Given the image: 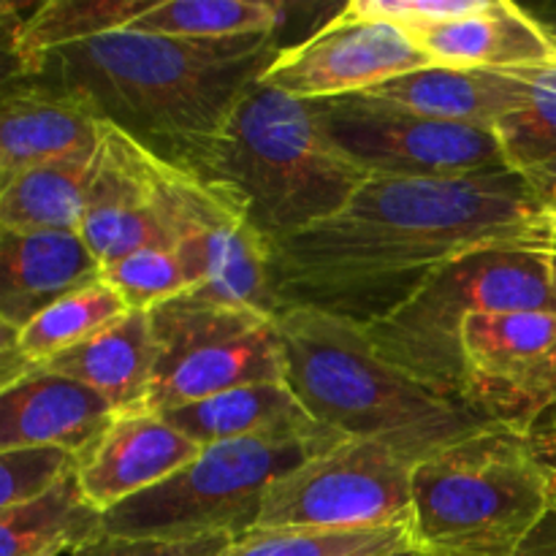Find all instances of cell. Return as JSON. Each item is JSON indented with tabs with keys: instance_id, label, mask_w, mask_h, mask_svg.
I'll return each mask as SVG.
<instances>
[{
	"instance_id": "cell-37",
	"label": "cell",
	"mask_w": 556,
	"mask_h": 556,
	"mask_svg": "<svg viewBox=\"0 0 556 556\" xmlns=\"http://www.w3.org/2000/svg\"><path fill=\"white\" fill-rule=\"evenodd\" d=\"M386 556H427L421 548H405V552H396V554H386Z\"/></svg>"
},
{
	"instance_id": "cell-32",
	"label": "cell",
	"mask_w": 556,
	"mask_h": 556,
	"mask_svg": "<svg viewBox=\"0 0 556 556\" xmlns=\"http://www.w3.org/2000/svg\"><path fill=\"white\" fill-rule=\"evenodd\" d=\"M237 543V538L204 535L193 541H157V538H117L101 535L85 543L71 556H220Z\"/></svg>"
},
{
	"instance_id": "cell-27",
	"label": "cell",
	"mask_w": 556,
	"mask_h": 556,
	"mask_svg": "<svg viewBox=\"0 0 556 556\" xmlns=\"http://www.w3.org/2000/svg\"><path fill=\"white\" fill-rule=\"evenodd\" d=\"M125 313L128 307L119 293L109 282L98 280L81 291L68 293L52 307L38 313L30 324L16 329V345L33 367H41L60 353L96 337Z\"/></svg>"
},
{
	"instance_id": "cell-40",
	"label": "cell",
	"mask_w": 556,
	"mask_h": 556,
	"mask_svg": "<svg viewBox=\"0 0 556 556\" xmlns=\"http://www.w3.org/2000/svg\"><path fill=\"white\" fill-rule=\"evenodd\" d=\"M41 556H60L58 552H49V554H41Z\"/></svg>"
},
{
	"instance_id": "cell-13",
	"label": "cell",
	"mask_w": 556,
	"mask_h": 556,
	"mask_svg": "<svg viewBox=\"0 0 556 556\" xmlns=\"http://www.w3.org/2000/svg\"><path fill=\"white\" fill-rule=\"evenodd\" d=\"M201 454V445L150 407L119 410L106 432L79 454L85 497L109 514L125 500L168 481Z\"/></svg>"
},
{
	"instance_id": "cell-5",
	"label": "cell",
	"mask_w": 556,
	"mask_h": 556,
	"mask_svg": "<svg viewBox=\"0 0 556 556\" xmlns=\"http://www.w3.org/2000/svg\"><path fill=\"white\" fill-rule=\"evenodd\" d=\"M552 508V467L530 434L497 424L413 470L410 530L427 556H510Z\"/></svg>"
},
{
	"instance_id": "cell-11",
	"label": "cell",
	"mask_w": 556,
	"mask_h": 556,
	"mask_svg": "<svg viewBox=\"0 0 556 556\" xmlns=\"http://www.w3.org/2000/svg\"><path fill=\"white\" fill-rule=\"evenodd\" d=\"M459 402L483 424L530 434L556 405V309L470 315Z\"/></svg>"
},
{
	"instance_id": "cell-22",
	"label": "cell",
	"mask_w": 556,
	"mask_h": 556,
	"mask_svg": "<svg viewBox=\"0 0 556 556\" xmlns=\"http://www.w3.org/2000/svg\"><path fill=\"white\" fill-rule=\"evenodd\" d=\"M157 0H49L9 20V79H33L60 49L128 27Z\"/></svg>"
},
{
	"instance_id": "cell-8",
	"label": "cell",
	"mask_w": 556,
	"mask_h": 556,
	"mask_svg": "<svg viewBox=\"0 0 556 556\" xmlns=\"http://www.w3.org/2000/svg\"><path fill=\"white\" fill-rule=\"evenodd\" d=\"M155 372L144 407L172 413L253 383L286 380L277 320L193 293L150 309Z\"/></svg>"
},
{
	"instance_id": "cell-7",
	"label": "cell",
	"mask_w": 556,
	"mask_h": 556,
	"mask_svg": "<svg viewBox=\"0 0 556 556\" xmlns=\"http://www.w3.org/2000/svg\"><path fill=\"white\" fill-rule=\"evenodd\" d=\"M348 438L239 440L201 448L190 465L168 481L125 500L103 514V535L193 541L233 535L239 541L258 521L264 497L282 476Z\"/></svg>"
},
{
	"instance_id": "cell-9",
	"label": "cell",
	"mask_w": 556,
	"mask_h": 556,
	"mask_svg": "<svg viewBox=\"0 0 556 556\" xmlns=\"http://www.w3.org/2000/svg\"><path fill=\"white\" fill-rule=\"evenodd\" d=\"M416 462L380 440L348 438L266 492L250 532H362L413 525Z\"/></svg>"
},
{
	"instance_id": "cell-24",
	"label": "cell",
	"mask_w": 556,
	"mask_h": 556,
	"mask_svg": "<svg viewBox=\"0 0 556 556\" xmlns=\"http://www.w3.org/2000/svg\"><path fill=\"white\" fill-rule=\"evenodd\" d=\"M103 535V510L85 497L71 476L43 497L0 510V556L74 554Z\"/></svg>"
},
{
	"instance_id": "cell-23",
	"label": "cell",
	"mask_w": 556,
	"mask_h": 556,
	"mask_svg": "<svg viewBox=\"0 0 556 556\" xmlns=\"http://www.w3.org/2000/svg\"><path fill=\"white\" fill-rule=\"evenodd\" d=\"M98 147L27 168L0 185V231H79Z\"/></svg>"
},
{
	"instance_id": "cell-15",
	"label": "cell",
	"mask_w": 556,
	"mask_h": 556,
	"mask_svg": "<svg viewBox=\"0 0 556 556\" xmlns=\"http://www.w3.org/2000/svg\"><path fill=\"white\" fill-rule=\"evenodd\" d=\"M434 65L448 68L519 71L556 65V41L527 5L510 0H478L467 14L407 33Z\"/></svg>"
},
{
	"instance_id": "cell-34",
	"label": "cell",
	"mask_w": 556,
	"mask_h": 556,
	"mask_svg": "<svg viewBox=\"0 0 556 556\" xmlns=\"http://www.w3.org/2000/svg\"><path fill=\"white\" fill-rule=\"evenodd\" d=\"M530 440L538 448V454L543 456V462L548 467H556V405L532 427Z\"/></svg>"
},
{
	"instance_id": "cell-26",
	"label": "cell",
	"mask_w": 556,
	"mask_h": 556,
	"mask_svg": "<svg viewBox=\"0 0 556 556\" xmlns=\"http://www.w3.org/2000/svg\"><path fill=\"white\" fill-rule=\"evenodd\" d=\"M286 5L266 0H157L125 30L166 38L277 36Z\"/></svg>"
},
{
	"instance_id": "cell-25",
	"label": "cell",
	"mask_w": 556,
	"mask_h": 556,
	"mask_svg": "<svg viewBox=\"0 0 556 556\" xmlns=\"http://www.w3.org/2000/svg\"><path fill=\"white\" fill-rule=\"evenodd\" d=\"M525 103L497 125L500 147L510 172L525 177L548 206L556 201V65L525 71Z\"/></svg>"
},
{
	"instance_id": "cell-3",
	"label": "cell",
	"mask_w": 556,
	"mask_h": 556,
	"mask_svg": "<svg viewBox=\"0 0 556 556\" xmlns=\"http://www.w3.org/2000/svg\"><path fill=\"white\" fill-rule=\"evenodd\" d=\"M168 161L223 185L271 248L334 217L369 179L326 134L315 101L261 85L215 136Z\"/></svg>"
},
{
	"instance_id": "cell-14",
	"label": "cell",
	"mask_w": 556,
	"mask_h": 556,
	"mask_svg": "<svg viewBox=\"0 0 556 556\" xmlns=\"http://www.w3.org/2000/svg\"><path fill=\"white\" fill-rule=\"evenodd\" d=\"M79 233L103 266L136 250L172 248L147 188L144 144L117 125L103 123Z\"/></svg>"
},
{
	"instance_id": "cell-29",
	"label": "cell",
	"mask_w": 556,
	"mask_h": 556,
	"mask_svg": "<svg viewBox=\"0 0 556 556\" xmlns=\"http://www.w3.org/2000/svg\"><path fill=\"white\" fill-rule=\"evenodd\" d=\"M103 282L119 293L128 309L150 313L193 288L174 248H147L103 266Z\"/></svg>"
},
{
	"instance_id": "cell-30",
	"label": "cell",
	"mask_w": 556,
	"mask_h": 556,
	"mask_svg": "<svg viewBox=\"0 0 556 556\" xmlns=\"http://www.w3.org/2000/svg\"><path fill=\"white\" fill-rule=\"evenodd\" d=\"M79 456L54 445L0 451V510L43 497L76 476Z\"/></svg>"
},
{
	"instance_id": "cell-33",
	"label": "cell",
	"mask_w": 556,
	"mask_h": 556,
	"mask_svg": "<svg viewBox=\"0 0 556 556\" xmlns=\"http://www.w3.org/2000/svg\"><path fill=\"white\" fill-rule=\"evenodd\" d=\"M510 556H556V505Z\"/></svg>"
},
{
	"instance_id": "cell-4",
	"label": "cell",
	"mask_w": 556,
	"mask_h": 556,
	"mask_svg": "<svg viewBox=\"0 0 556 556\" xmlns=\"http://www.w3.org/2000/svg\"><path fill=\"white\" fill-rule=\"evenodd\" d=\"M286 383L309 416L342 438L380 440L413 462L489 427L380 358L367 326L318 307L277 318Z\"/></svg>"
},
{
	"instance_id": "cell-41",
	"label": "cell",
	"mask_w": 556,
	"mask_h": 556,
	"mask_svg": "<svg viewBox=\"0 0 556 556\" xmlns=\"http://www.w3.org/2000/svg\"><path fill=\"white\" fill-rule=\"evenodd\" d=\"M552 215H556V201H554V206H552Z\"/></svg>"
},
{
	"instance_id": "cell-10",
	"label": "cell",
	"mask_w": 556,
	"mask_h": 556,
	"mask_svg": "<svg viewBox=\"0 0 556 556\" xmlns=\"http://www.w3.org/2000/svg\"><path fill=\"white\" fill-rule=\"evenodd\" d=\"M326 134L369 177L451 179L510 172L494 128L421 117L367 96L315 101Z\"/></svg>"
},
{
	"instance_id": "cell-6",
	"label": "cell",
	"mask_w": 556,
	"mask_h": 556,
	"mask_svg": "<svg viewBox=\"0 0 556 556\" xmlns=\"http://www.w3.org/2000/svg\"><path fill=\"white\" fill-rule=\"evenodd\" d=\"M535 309H556L548 253L535 244H494L451 261L367 331L380 358L462 405V334L470 315Z\"/></svg>"
},
{
	"instance_id": "cell-17",
	"label": "cell",
	"mask_w": 556,
	"mask_h": 556,
	"mask_svg": "<svg viewBox=\"0 0 556 556\" xmlns=\"http://www.w3.org/2000/svg\"><path fill=\"white\" fill-rule=\"evenodd\" d=\"M103 280L79 231H0V324L22 329L68 293Z\"/></svg>"
},
{
	"instance_id": "cell-38",
	"label": "cell",
	"mask_w": 556,
	"mask_h": 556,
	"mask_svg": "<svg viewBox=\"0 0 556 556\" xmlns=\"http://www.w3.org/2000/svg\"><path fill=\"white\" fill-rule=\"evenodd\" d=\"M548 261H552V282H554V293H556V255L548 253Z\"/></svg>"
},
{
	"instance_id": "cell-2",
	"label": "cell",
	"mask_w": 556,
	"mask_h": 556,
	"mask_svg": "<svg viewBox=\"0 0 556 556\" xmlns=\"http://www.w3.org/2000/svg\"><path fill=\"white\" fill-rule=\"evenodd\" d=\"M280 49L277 36L166 38L123 27L60 49L33 79L174 157L228 123Z\"/></svg>"
},
{
	"instance_id": "cell-39",
	"label": "cell",
	"mask_w": 556,
	"mask_h": 556,
	"mask_svg": "<svg viewBox=\"0 0 556 556\" xmlns=\"http://www.w3.org/2000/svg\"><path fill=\"white\" fill-rule=\"evenodd\" d=\"M552 489H554V505H556V467H552Z\"/></svg>"
},
{
	"instance_id": "cell-12",
	"label": "cell",
	"mask_w": 556,
	"mask_h": 556,
	"mask_svg": "<svg viewBox=\"0 0 556 556\" xmlns=\"http://www.w3.org/2000/svg\"><path fill=\"white\" fill-rule=\"evenodd\" d=\"M429 65H434L432 58L405 30L358 20L342 9L309 38L282 47L258 85L302 101H329L358 96Z\"/></svg>"
},
{
	"instance_id": "cell-31",
	"label": "cell",
	"mask_w": 556,
	"mask_h": 556,
	"mask_svg": "<svg viewBox=\"0 0 556 556\" xmlns=\"http://www.w3.org/2000/svg\"><path fill=\"white\" fill-rule=\"evenodd\" d=\"M478 0H351L342 9L358 20L386 22L405 33L424 30L467 14Z\"/></svg>"
},
{
	"instance_id": "cell-20",
	"label": "cell",
	"mask_w": 556,
	"mask_h": 556,
	"mask_svg": "<svg viewBox=\"0 0 556 556\" xmlns=\"http://www.w3.org/2000/svg\"><path fill=\"white\" fill-rule=\"evenodd\" d=\"M527 92H530V81L525 71L497 74V71L429 65V68L383 81L358 96L391 103L421 117L494 128L505 114L525 103Z\"/></svg>"
},
{
	"instance_id": "cell-21",
	"label": "cell",
	"mask_w": 556,
	"mask_h": 556,
	"mask_svg": "<svg viewBox=\"0 0 556 556\" xmlns=\"http://www.w3.org/2000/svg\"><path fill=\"white\" fill-rule=\"evenodd\" d=\"M41 369L85 383L117 410L144 407L155 372L150 313L128 309L96 337L41 364Z\"/></svg>"
},
{
	"instance_id": "cell-19",
	"label": "cell",
	"mask_w": 556,
	"mask_h": 556,
	"mask_svg": "<svg viewBox=\"0 0 556 556\" xmlns=\"http://www.w3.org/2000/svg\"><path fill=\"white\" fill-rule=\"evenodd\" d=\"M163 418L201 448L217 443H239V440L288 443V440L342 438L340 432L309 416V410L286 380L231 389L226 394L163 413Z\"/></svg>"
},
{
	"instance_id": "cell-1",
	"label": "cell",
	"mask_w": 556,
	"mask_h": 556,
	"mask_svg": "<svg viewBox=\"0 0 556 556\" xmlns=\"http://www.w3.org/2000/svg\"><path fill=\"white\" fill-rule=\"evenodd\" d=\"M548 220L552 206L516 172L369 177L345 210L271 248L277 293L286 309L318 307L372 326L472 250H543Z\"/></svg>"
},
{
	"instance_id": "cell-18",
	"label": "cell",
	"mask_w": 556,
	"mask_h": 556,
	"mask_svg": "<svg viewBox=\"0 0 556 556\" xmlns=\"http://www.w3.org/2000/svg\"><path fill=\"white\" fill-rule=\"evenodd\" d=\"M103 119L36 79H5L0 106V185L58 157L96 150Z\"/></svg>"
},
{
	"instance_id": "cell-36",
	"label": "cell",
	"mask_w": 556,
	"mask_h": 556,
	"mask_svg": "<svg viewBox=\"0 0 556 556\" xmlns=\"http://www.w3.org/2000/svg\"><path fill=\"white\" fill-rule=\"evenodd\" d=\"M543 250H546V253H554L556 255V215H552V220H548L546 239H543Z\"/></svg>"
},
{
	"instance_id": "cell-35",
	"label": "cell",
	"mask_w": 556,
	"mask_h": 556,
	"mask_svg": "<svg viewBox=\"0 0 556 556\" xmlns=\"http://www.w3.org/2000/svg\"><path fill=\"white\" fill-rule=\"evenodd\" d=\"M532 11L538 22L552 33V38L556 41V0H546V3H535V5H527Z\"/></svg>"
},
{
	"instance_id": "cell-28",
	"label": "cell",
	"mask_w": 556,
	"mask_h": 556,
	"mask_svg": "<svg viewBox=\"0 0 556 556\" xmlns=\"http://www.w3.org/2000/svg\"><path fill=\"white\" fill-rule=\"evenodd\" d=\"M418 548L410 527L362 532H248L220 556H386Z\"/></svg>"
},
{
	"instance_id": "cell-16",
	"label": "cell",
	"mask_w": 556,
	"mask_h": 556,
	"mask_svg": "<svg viewBox=\"0 0 556 556\" xmlns=\"http://www.w3.org/2000/svg\"><path fill=\"white\" fill-rule=\"evenodd\" d=\"M117 413L85 383L36 367L0 391V451L54 445L79 456L106 432Z\"/></svg>"
}]
</instances>
